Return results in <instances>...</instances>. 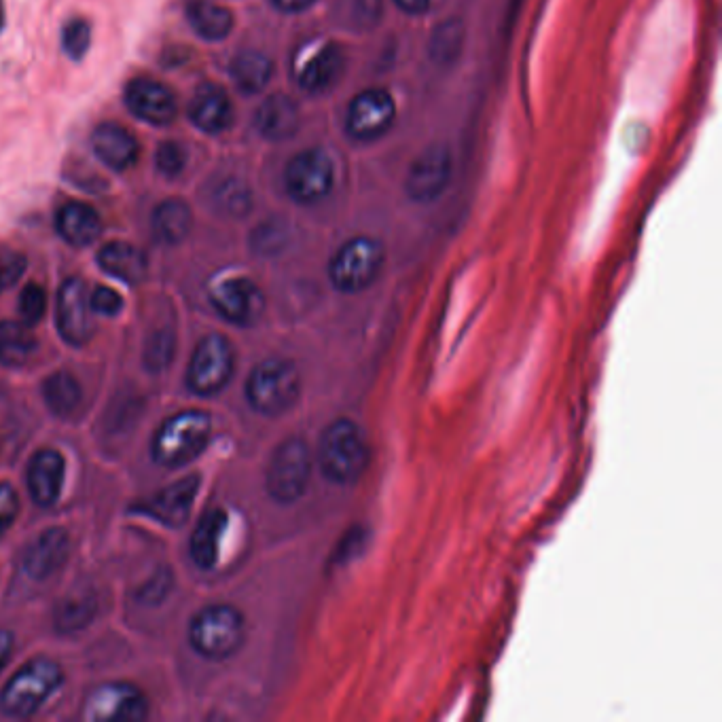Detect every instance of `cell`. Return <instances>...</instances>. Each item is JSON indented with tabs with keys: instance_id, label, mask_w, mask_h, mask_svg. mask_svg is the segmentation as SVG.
Segmentation results:
<instances>
[{
	"instance_id": "obj_1",
	"label": "cell",
	"mask_w": 722,
	"mask_h": 722,
	"mask_svg": "<svg viewBox=\"0 0 722 722\" xmlns=\"http://www.w3.org/2000/svg\"><path fill=\"white\" fill-rule=\"evenodd\" d=\"M316 456L320 473L335 485L356 483L369 466V447L363 430L346 418L335 420L322 430Z\"/></svg>"
},
{
	"instance_id": "obj_2",
	"label": "cell",
	"mask_w": 722,
	"mask_h": 722,
	"mask_svg": "<svg viewBox=\"0 0 722 722\" xmlns=\"http://www.w3.org/2000/svg\"><path fill=\"white\" fill-rule=\"evenodd\" d=\"M301 394V375L295 363L286 358H267L252 369L246 382L250 407L265 418L291 411Z\"/></svg>"
},
{
	"instance_id": "obj_3",
	"label": "cell",
	"mask_w": 722,
	"mask_h": 722,
	"mask_svg": "<svg viewBox=\"0 0 722 722\" xmlns=\"http://www.w3.org/2000/svg\"><path fill=\"white\" fill-rule=\"evenodd\" d=\"M212 420L206 411H180L159 426L153 437V460L161 466H183L195 460L208 445Z\"/></svg>"
},
{
	"instance_id": "obj_4",
	"label": "cell",
	"mask_w": 722,
	"mask_h": 722,
	"mask_svg": "<svg viewBox=\"0 0 722 722\" xmlns=\"http://www.w3.org/2000/svg\"><path fill=\"white\" fill-rule=\"evenodd\" d=\"M246 636L244 617L238 608L214 604L197 612L189 627V642L197 653L212 661L236 655Z\"/></svg>"
},
{
	"instance_id": "obj_5",
	"label": "cell",
	"mask_w": 722,
	"mask_h": 722,
	"mask_svg": "<svg viewBox=\"0 0 722 722\" xmlns=\"http://www.w3.org/2000/svg\"><path fill=\"white\" fill-rule=\"evenodd\" d=\"M62 680V667L56 661L47 657L32 659L7 682L0 693V708L15 718L32 716L60 689Z\"/></svg>"
},
{
	"instance_id": "obj_6",
	"label": "cell",
	"mask_w": 722,
	"mask_h": 722,
	"mask_svg": "<svg viewBox=\"0 0 722 722\" xmlns=\"http://www.w3.org/2000/svg\"><path fill=\"white\" fill-rule=\"evenodd\" d=\"M384 267V246L375 238H352L329 263V280L339 293L354 295L369 288Z\"/></svg>"
},
{
	"instance_id": "obj_7",
	"label": "cell",
	"mask_w": 722,
	"mask_h": 722,
	"mask_svg": "<svg viewBox=\"0 0 722 722\" xmlns=\"http://www.w3.org/2000/svg\"><path fill=\"white\" fill-rule=\"evenodd\" d=\"M312 479V451L303 439L282 441L267 466V494L280 504L297 502Z\"/></svg>"
},
{
	"instance_id": "obj_8",
	"label": "cell",
	"mask_w": 722,
	"mask_h": 722,
	"mask_svg": "<svg viewBox=\"0 0 722 722\" xmlns=\"http://www.w3.org/2000/svg\"><path fill=\"white\" fill-rule=\"evenodd\" d=\"M335 168L331 157L322 149H308L288 161L284 187L291 200L303 206L322 202L333 189Z\"/></svg>"
},
{
	"instance_id": "obj_9",
	"label": "cell",
	"mask_w": 722,
	"mask_h": 722,
	"mask_svg": "<svg viewBox=\"0 0 722 722\" xmlns=\"http://www.w3.org/2000/svg\"><path fill=\"white\" fill-rule=\"evenodd\" d=\"M233 348L229 339L223 335H208L200 344H197L189 371H187V386L197 396H214L219 394L233 375Z\"/></svg>"
},
{
	"instance_id": "obj_10",
	"label": "cell",
	"mask_w": 722,
	"mask_h": 722,
	"mask_svg": "<svg viewBox=\"0 0 722 722\" xmlns=\"http://www.w3.org/2000/svg\"><path fill=\"white\" fill-rule=\"evenodd\" d=\"M149 714L147 697L134 684L108 682L87 697L83 718L94 722H138Z\"/></svg>"
},
{
	"instance_id": "obj_11",
	"label": "cell",
	"mask_w": 722,
	"mask_h": 722,
	"mask_svg": "<svg viewBox=\"0 0 722 722\" xmlns=\"http://www.w3.org/2000/svg\"><path fill=\"white\" fill-rule=\"evenodd\" d=\"M346 68L344 51L337 43L312 41L297 51L295 79L310 94H324L341 79Z\"/></svg>"
},
{
	"instance_id": "obj_12",
	"label": "cell",
	"mask_w": 722,
	"mask_h": 722,
	"mask_svg": "<svg viewBox=\"0 0 722 722\" xmlns=\"http://www.w3.org/2000/svg\"><path fill=\"white\" fill-rule=\"evenodd\" d=\"M451 168H454V159L447 144H432L409 168L405 180L407 195L418 204L439 200L451 180Z\"/></svg>"
},
{
	"instance_id": "obj_13",
	"label": "cell",
	"mask_w": 722,
	"mask_h": 722,
	"mask_svg": "<svg viewBox=\"0 0 722 722\" xmlns=\"http://www.w3.org/2000/svg\"><path fill=\"white\" fill-rule=\"evenodd\" d=\"M396 104L382 87L360 92L348 106L346 130L356 140H375L384 136L394 123Z\"/></svg>"
},
{
	"instance_id": "obj_14",
	"label": "cell",
	"mask_w": 722,
	"mask_h": 722,
	"mask_svg": "<svg viewBox=\"0 0 722 722\" xmlns=\"http://www.w3.org/2000/svg\"><path fill=\"white\" fill-rule=\"evenodd\" d=\"M212 305L227 322L255 327L265 312V295L248 278H227L212 288Z\"/></svg>"
},
{
	"instance_id": "obj_15",
	"label": "cell",
	"mask_w": 722,
	"mask_h": 722,
	"mask_svg": "<svg viewBox=\"0 0 722 722\" xmlns=\"http://www.w3.org/2000/svg\"><path fill=\"white\" fill-rule=\"evenodd\" d=\"M94 310L89 305L87 288L83 280L70 278L62 284L58 293L56 320L62 339L70 346H85L94 335Z\"/></svg>"
},
{
	"instance_id": "obj_16",
	"label": "cell",
	"mask_w": 722,
	"mask_h": 722,
	"mask_svg": "<svg viewBox=\"0 0 722 722\" xmlns=\"http://www.w3.org/2000/svg\"><path fill=\"white\" fill-rule=\"evenodd\" d=\"M125 104L144 123L170 125L176 119V100L166 85L155 79L138 77L125 87Z\"/></svg>"
},
{
	"instance_id": "obj_17",
	"label": "cell",
	"mask_w": 722,
	"mask_h": 722,
	"mask_svg": "<svg viewBox=\"0 0 722 722\" xmlns=\"http://www.w3.org/2000/svg\"><path fill=\"white\" fill-rule=\"evenodd\" d=\"M197 490H200V477L191 475L180 479L168 485L166 490L155 494L151 500L144 502L140 507V513L153 517L155 521L164 523L168 528L185 526L191 515Z\"/></svg>"
},
{
	"instance_id": "obj_18",
	"label": "cell",
	"mask_w": 722,
	"mask_h": 722,
	"mask_svg": "<svg viewBox=\"0 0 722 722\" xmlns=\"http://www.w3.org/2000/svg\"><path fill=\"white\" fill-rule=\"evenodd\" d=\"M66 477L64 456L56 449H41L28 466V490L39 507L47 509L58 502Z\"/></svg>"
},
{
	"instance_id": "obj_19",
	"label": "cell",
	"mask_w": 722,
	"mask_h": 722,
	"mask_svg": "<svg viewBox=\"0 0 722 722\" xmlns=\"http://www.w3.org/2000/svg\"><path fill=\"white\" fill-rule=\"evenodd\" d=\"M189 117L195 128L206 134H221L229 130L233 121V106L225 89L214 83L197 87L189 104Z\"/></svg>"
},
{
	"instance_id": "obj_20",
	"label": "cell",
	"mask_w": 722,
	"mask_h": 722,
	"mask_svg": "<svg viewBox=\"0 0 722 722\" xmlns=\"http://www.w3.org/2000/svg\"><path fill=\"white\" fill-rule=\"evenodd\" d=\"M70 538L62 528L45 530L24 553V570L36 581H43L47 576L56 574L68 559Z\"/></svg>"
},
{
	"instance_id": "obj_21",
	"label": "cell",
	"mask_w": 722,
	"mask_h": 722,
	"mask_svg": "<svg viewBox=\"0 0 722 722\" xmlns=\"http://www.w3.org/2000/svg\"><path fill=\"white\" fill-rule=\"evenodd\" d=\"M92 147L104 166L115 172L130 170L138 159L134 134L119 123H102L92 134Z\"/></svg>"
},
{
	"instance_id": "obj_22",
	"label": "cell",
	"mask_w": 722,
	"mask_h": 722,
	"mask_svg": "<svg viewBox=\"0 0 722 722\" xmlns=\"http://www.w3.org/2000/svg\"><path fill=\"white\" fill-rule=\"evenodd\" d=\"M255 125L267 140H288L299 130V108L286 94H274L259 106Z\"/></svg>"
},
{
	"instance_id": "obj_23",
	"label": "cell",
	"mask_w": 722,
	"mask_h": 722,
	"mask_svg": "<svg viewBox=\"0 0 722 722\" xmlns=\"http://www.w3.org/2000/svg\"><path fill=\"white\" fill-rule=\"evenodd\" d=\"M56 229L64 242L83 248L94 244L100 238L102 219L92 206L70 202L58 210Z\"/></svg>"
},
{
	"instance_id": "obj_24",
	"label": "cell",
	"mask_w": 722,
	"mask_h": 722,
	"mask_svg": "<svg viewBox=\"0 0 722 722\" xmlns=\"http://www.w3.org/2000/svg\"><path fill=\"white\" fill-rule=\"evenodd\" d=\"M227 530V513L223 509H210L197 523L191 536V557L202 570H212L219 564L221 543Z\"/></svg>"
},
{
	"instance_id": "obj_25",
	"label": "cell",
	"mask_w": 722,
	"mask_h": 722,
	"mask_svg": "<svg viewBox=\"0 0 722 722\" xmlns=\"http://www.w3.org/2000/svg\"><path fill=\"white\" fill-rule=\"evenodd\" d=\"M98 265L108 276L125 284H140L147 276V257L128 242H108L98 252Z\"/></svg>"
},
{
	"instance_id": "obj_26",
	"label": "cell",
	"mask_w": 722,
	"mask_h": 722,
	"mask_svg": "<svg viewBox=\"0 0 722 722\" xmlns=\"http://www.w3.org/2000/svg\"><path fill=\"white\" fill-rule=\"evenodd\" d=\"M193 212L180 197H170L161 202L153 212V231L157 240L164 244H180L191 231Z\"/></svg>"
},
{
	"instance_id": "obj_27",
	"label": "cell",
	"mask_w": 722,
	"mask_h": 722,
	"mask_svg": "<svg viewBox=\"0 0 722 722\" xmlns=\"http://www.w3.org/2000/svg\"><path fill=\"white\" fill-rule=\"evenodd\" d=\"M187 20L193 32L204 41H223L233 28L231 11L208 3V0H191L187 7Z\"/></svg>"
},
{
	"instance_id": "obj_28",
	"label": "cell",
	"mask_w": 722,
	"mask_h": 722,
	"mask_svg": "<svg viewBox=\"0 0 722 722\" xmlns=\"http://www.w3.org/2000/svg\"><path fill=\"white\" fill-rule=\"evenodd\" d=\"M231 79L244 94H257L274 75V64L261 51H242L231 62Z\"/></svg>"
},
{
	"instance_id": "obj_29",
	"label": "cell",
	"mask_w": 722,
	"mask_h": 722,
	"mask_svg": "<svg viewBox=\"0 0 722 722\" xmlns=\"http://www.w3.org/2000/svg\"><path fill=\"white\" fill-rule=\"evenodd\" d=\"M36 350V339L24 322H0V365L17 369L26 365Z\"/></svg>"
},
{
	"instance_id": "obj_30",
	"label": "cell",
	"mask_w": 722,
	"mask_h": 722,
	"mask_svg": "<svg viewBox=\"0 0 722 722\" xmlns=\"http://www.w3.org/2000/svg\"><path fill=\"white\" fill-rule=\"evenodd\" d=\"M43 396L53 415H58V418H70L83 401V390L70 373L58 371L45 379Z\"/></svg>"
},
{
	"instance_id": "obj_31",
	"label": "cell",
	"mask_w": 722,
	"mask_h": 722,
	"mask_svg": "<svg viewBox=\"0 0 722 722\" xmlns=\"http://www.w3.org/2000/svg\"><path fill=\"white\" fill-rule=\"evenodd\" d=\"M384 13L382 0H337L335 17L341 26L350 30H371L379 24Z\"/></svg>"
},
{
	"instance_id": "obj_32",
	"label": "cell",
	"mask_w": 722,
	"mask_h": 722,
	"mask_svg": "<svg viewBox=\"0 0 722 722\" xmlns=\"http://www.w3.org/2000/svg\"><path fill=\"white\" fill-rule=\"evenodd\" d=\"M464 43V26L458 20H449L437 26L430 39V58L441 64L454 62L460 56Z\"/></svg>"
},
{
	"instance_id": "obj_33",
	"label": "cell",
	"mask_w": 722,
	"mask_h": 722,
	"mask_svg": "<svg viewBox=\"0 0 722 722\" xmlns=\"http://www.w3.org/2000/svg\"><path fill=\"white\" fill-rule=\"evenodd\" d=\"M94 610H96V602L92 598H87V595H83V598L66 600L58 612V629L64 631V634L83 629L89 621H92Z\"/></svg>"
},
{
	"instance_id": "obj_34",
	"label": "cell",
	"mask_w": 722,
	"mask_h": 722,
	"mask_svg": "<svg viewBox=\"0 0 722 722\" xmlns=\"http://www.w3.org/2000/svg\"><path fill=\"white\" fill-rule=\"evenodd\" d=\"M17 310H20L22 322L32 327V324L41 322L47 310V293L45 288L39 284H26L20 295V303H17Z\"/></svg>"
},
{
	"instance_id": "obj_35",
	"label": "cell",
	"mask_w": 722,
	"mask_h": 722,
	"mask_svg": "<svg viewBox=\"0 0 722 722\" xmlns=\"http://www.w3.org/2000/svg\"><path fill=\"white\" fill-rule=\"evenodd\" d=\"M89 43H92V30H89L85 20H72L66 24L62 32V45L68 58L81 60L89 49Z\"/></svg>"
},
{
	"instance_id": "obj_36",
	"label": "cell",
	"mask_w": 722,
	"mask_h": 722,
	"mask_svg": "<svg viewBox=\"0 0 722 722\" xmlns=\"http://www.w3.org/2000/svg\"><path fill=\"white\" fill-rule=\"evenodd\" d=\"M157 170L166 176H178L187 166V151L178 142H164L155 157Z\"/></svg>"
},
{
	"instance_id": "obj_37",
	"label": "cell",
	"mask_w": 722,
	"mask_h": 722,
	"mask_svg": "<svg viewBox=\"0 0 722 722\" xmlns=\"http://www.w3.org/2000/svg\"><path fill=\"white\" fill-rule=\"evenodd\" d=\"M174 356V337L170 333H157L147 348V365L151 371L166 369Z\"/></svg>"
},
{
	"instance_id": "obj_38",
	"label": "cell",
	"mask_w": 722,
	"mask_h": 722,
	"mask_svg": "<svg viewBox=\"0 0 722 722\" xmlns=\"http://www.w3.org/2000/svg\"><path fill=\"white\" fill-rule=\"evenodd\" d=\"M20 513V498L9 483H0V536H5Z\"/></svg>"
},
{
	"instance_id": "obj_39",
	"label": "cell",
	"mask_w": 722,
	"mask_h": 722,
	"mask_svg": "<svg viewBox=\"0 0 722 722\" xmlns=\"http://www.w3.org/2000/svg\"><path fill=\"white\" fill-rule=\"evenodd\" d=\"M89 305H92V310L96 314L117 316L123 310V299L119 297V293L113 291V288L98 286L96 291L89 295Z\"/></svg>"
},
{
	"instance_id": "obj_40",
	"label": "cell",
	"mask_w": 722,
	"mask_h": 722,
	"mask_svg": "<svg viewBox=\"0 0 722 722\" xmlns=\"http://www.w3.org/2000/svg\"><path fill=\"white\" fill-rule=\"evenodd\" d=\"M316 0H274V5L284 13H299L310 9Z\"/></svg>"
},
{
	"instance_id": "obj_41",
	"label": "cell",
	"mask_w": 722,
	"mask_h": 722,
	"mask_svg": "<svg viewBox=\"0 0 722 722\" xmlns=\"http://www.w3.org/2000/svg\"><path fill=\"white\" fill-rule=\"evenodd\" d=\"M11 651H13V636L9 631L0 629V672H3V667L7 665Z\"/></svg>"
},
{
	"instance_id": "obj_42",
	"label": "cell",
	"mask_w": 722,
	"mask_h": 722,
	"mask_svg": "<svg viewBox=\"0 0 722 722\" xmlns=\"http://www.w3.org/2000/svg\"><path fill=\"white\" fill-rule=\"evenodd\" d=\"M394 3L399 5L405 13H411V15L426 13L430 7V0H394Z\"/></svg>"
},
{
	"instance_id": "obj_43",
	"label": "cell",
	"mask_w": 722,
	"mask_h": 722,
	"mask_svg": "<svg viewBox=\"0 0 722 722\" xmlns=\"http://www.w3.org/2000/svg\"><path fill=\"white\" fill-rule=\"evenodd\" d=\"M5 284V276H3V265H0V288Z\"/></svg>"
},
{
	"instance_id": "obj_44",
	"label": "cell",
	"mask_w": 722,
	"mask_h": 722,
	"mask_svg": "<svg viewBox=\"0 0 722 722\" xmlns=\"http://www.w3.org/2000/svg\"><path fill=\"white\" fill-rule=\"evenodd\" d=\"M0 28H3V3H0Z\"/></svg>"
}]
</instances>
